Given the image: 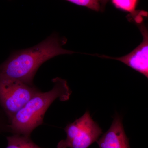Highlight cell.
Listing matches in <instances>:
<instances>
[{
    "instance_id": "7",
    "label": "cell",
    "mask_w": 148,
    "mask_h": 148,
    "mask_svg": "<svg viewBox=\"0 0 148 148\" xmlns=\"http://www.w3.org/2000/svg\"><path fill=\"white\" fill-rule=\"evenodd\" d=\"M8 145L6 148H42L34 143L30 137L14 134L7 138Z\"/></svg>"
},
{
    "instance_id": "9",
    "label": "cell",
    "mask_w": 148,
    "mask_h": 148,
    "mask_svg": "<svg viewBox=\"0 0 148 148\" xmlns=\"http://www.w3.org/2000/svg\"><path fill=\"white\" fill-rule=\"evenodd\" d=\"M77 5L85 7L92 10H101L100 0H66Z\"/></svg>"
},
{
    "instance_id": "6",
    "label": "cell",
    "mask_w": 148,
    "mask_h": 148,
    "mask_svg": "<svg viewBox=\"0 0 148 148\" xmlns=\"http://www.w3.org/2000/svg\"><path fill=\"white\" fill-rule=\"evenodd\" d=\"M96 142L99 148H130L122 119L119 115L115 116L110 128Z\"/></svg>"
},
{
    "instance_id": "8",
    "label": "cell",
    "mask_w": 148,
    "mask_h": 148,
    "mask_svg": "<svg viewBox=\"0 0 148 148\" xmlns=\"http://www.w3.org/2000/svg\"><path fill=\"white\" fill-rule=\"evenodd\" d=\"M112 2L114 6L118 9L130 14L131 18L138 12L136 9L139 0H112Z\"/></svg>"
},
{
    "instance_id": "2",
    "label": "cell",
    "mask_w": 148,
    "mask_h": 148,
    "mask_svg": "<svg viewBox=\"0 0 148 148\" xmlns=\"http://www.w3.org/2000/svg\"><path fill=\"white\" fill-rule=\"evenodd\" d=\"M52 82L51 90L37 92L10 121L8 129L14 134L30 137L33 130L42 123L46 112L55 100H69L72 91L66 80L56 77Z\"/></svg>"
},
{
    "instance_id": "4",
    "label": "cell",
    "mask_w": 148,
    "mask_h": 148,
    "mask_svg": "<svg viewBox=\"0 0 148 148\" xmlns=\"http://www.w3.org/2000/svg\"><path fill=\"white\" fill-rule=\"evenodd\" d=\"M38 91L33 85L17 80L0 79V107L9 121Z\"/></svg>"
},
{
    "instance_id": "10",
    "label": "cell",
    "mask_w": 148,
    "mask_h": 148,
    "mask_svg": "<svg viewBox=\"0 0 148 148\" xmlns=\"http://www.w3.org/2000/svg\"><path fill=\"white\" fill-rule=\"evenodd\" d=\"M4 112L3 111V110L0 107V132L4 131L5 128H8L7 126H5V122L4 121Z\"/></svg>"
},
{
    "instance_id": "5",
    "label": "cell",
    "mask_w": 148,
    "mask_h": 148,
    "mask_svg": "<svg viewBox=\"0 0 148 148\" xmlns=\"http://www.w3.org/2000/svg\"><path fill=\"white\" fill-rule=\"evenodd\" d=\"M143 37V41L132 51L127 55L119 57L108 56H99L101 58L117 60L134 69L146 78H148V32L143 21L136 24Z\"/></svg>"
},
{
    "instance_id": "1",
    "label": "cell",
    "mask_w": 148,
    "mask_h": 148,
    "mask_svg": "<svg viewBox=\"0 0 148 148\" xmlns=\"http://www.w3.org/2000/svg\"><path fill=\"white\" fill-rule=\"evenodd\" d=\"M67 41L53 34L34 46L14 51L0 65V79L17 80L33 85L35 75L43 64L57 56L75 53L62 47Z\"/></svg>"
},
{
    "instance_id": "11",
    "label": "cell",
    "mask_w": 148,
    "mask_h": 148,
    "mask_svg": "<svg viewBox=\"0 0 148 148\" xmlns=\"http://www.w3.org/2000/svg\"><path fill=\"white\" fill-rule=\"evenodd\" d=\"M109 0H100V5H101V10L102 11H104L105 7Z\"/></svg>"
},
{
    "instance_id": "3",
    "label": "cell",
    "mask_w": 148,
    "mask_h": 148,
    "mask_svg": "<svg viewBox=\"0 0 148 148\" xmlns=\"http://www.w3.org/2000/svg\"><path fill=\"white\" fill-rule=\"evenodd\" d=\"M65 130L66 139L58 143L57 148H88L103 134L102 129L92 119L89 111L68 125Z\"/></svg>"
}]
</instances>
